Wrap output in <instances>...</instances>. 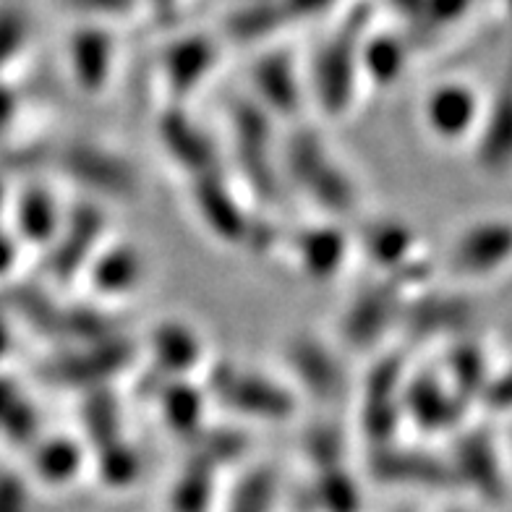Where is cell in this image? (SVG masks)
I'll return each instance as SVG.
<instances>
[{"label": "cell", "mask_w": 512, "mask_h": 512, "mask_svg": "<svg viewBox=\"0 0 512 512\" xmlns=\"http://www.w3.org/2000/svg\"><path fill=\"white\" fill-rule=\"evenodd\" d=\"M236 512H267V484H254V489L238 502Z\"/></svg>", "instance_id": "6da1fadb"}]
</instances>
